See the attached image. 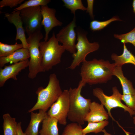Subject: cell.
I'll use <instances>...</instances> for the list:
<instances>
[{
  "label": "cell",
  "mask_w": 135,
  "mask_h": 135,
  "mask_svg": "<svg viewBox=\"0 0 135 135\" xmlns=\"http://www.w3.org/2000/svg\"><path fill=\"white\" fill-rule=\"evenodd\" d=\"M24 0H2L0 2V9L4 7L9 6L11 8L17 6L24 1Z\"/></svg>",
  "instance_id": "cell-29"
},
{
  "label": "cell",
  "mask_w": 135,
  "mask_h": 135,
  "mask_svg": "<svg viewBox=\"0 0 135 135\" xmlns=\"http://www.w3.org/2000/svg\"><path fill=\"white\" fill-rule=\"evenodd\" d=\"M17 135H27L24 132H23L21 127V122L18 123L17 130Z\"/></svg>",
  "instance_id": "cell-31"
},
{
  "label": "cell",
  "mask_w": 135,
  "mask_h": 135,
  "mask_svg": "<svg viewBox=\"0 0 135 135\" xmlns=\"http://www.w3.org/2000/svg\"><path fill=\"white\" fill-rule=\"evenodd\" d=\"M86 84L80 81L77 88H70L68 90L70 108L68 118L72 122L81 125L84 124L85 118L90 111L91 100L86 99L81 94L82 89Z\"/></svg>",
  "instance_id": "cell-2"
},
{
  "label": "cell",
  "mask_w": 135,
  "mask_h": 135,
  "mask_svg": "<svg viewBox=\"0 0 135 135\" xmlns=\"http://www.w3.org/2000/svg\"><path fill=\"white\" fill-rule=\"evenodd\" d=\"M62 92L56 75L55 73L50 74L47 86L45 88L40 86L37 89L36 92L37 95V102L28 110V112L30 113L37 110H42L46 112L56 101Z\"/></svg>",
  "instance_id": "cell-3"
},
{
  "label": "cell",
  "mask_w": 135,
  "mask_h": 135,
  "mask_svg": "<svg viewBox=\"0 0 135 135\" xmlns=\"http://www.w3.org/2000/svg\"><path fill=\"white\" fill-rule=\"evenodd\" d=\"M132 6L133 12L135 14V0H134L132 2Z\"/></svg>",
  "instance_id": "cell-33"
},
{
  "label": "cell",
  "mask_w": 135,
  "mask_h": 135,
  "mask_svg": "<svg viewBox=\"0 0 135 135\" xmlns=\"http://www.w3.org/2000/svg\"><path fill=\"white\" fill-rule=\"evenodd\" d=\"M30 58L28 49L23 48L16 50L9 56L0 57V68H2L8 63L15 64L28 59Z\"/></svg>",
  "instance_id": "cell-16"
},
{
  "label": "cell",
  "mask_w": 135,
  "mask_h": 135,
  "mask_svg": "<svg viewBox=\"0 0 135 135\" xmlns=\"http://www.w3.org/2000/svg\"><path fill=\"white\" fill-rule=\"evenodd\" d=\"M51 0H29L25 1L19 6L14 9L13 12L20 11L26 8L47 5Z\"/></svg>",
  "instance_id": "cell-26"
},
{
  "label": "cell",
  "mask_w": 135,
  "mask_h": 135,
  "mask_svg": "<svg viewBox=\"0 0 135 135\" xmlns=\"http://www.w3.org/2000/svg\"><path fill=\"white\" fill-rule=\"evenodd\" d=\"M87 6L86 8V12L88 13L91 18H94L93 14V8L94 0H87Z\"/></svg>",
  "instance_id": "cell-30"
},
{
  "label": "cell",
  "mask_w": 135,
  "mask_h": 135,
  "mask_svg": "<svg viewBox=\"0 0 135 135\" xmlns=\"http://www.w3.org/2000/svg\"><path fill=\"white\" fill-rule=\"evenodd\" d=\"M76 27V17L74 15L72 21L63 28L56 36L59 42L62 44L65 50L72 54L76 51L75 44L76 34L74 30Z\"/></svg>",
  "instance_id": "cell-10"
},
{
  "label": "cell",
  "mask_w": 135,
  "mask_h": 135,
  "mask_svg": "<svg viewBox=\"0 0 135 135\" xmlns=\"http://www.w3.org/2000/svg\"><path fill=\"white\" fill-rule=\"evenodd\" d=\"M57 119L48 115L42 122V128L39 131L40 135H59Z\"/></svg>",
  "instance_id": "cell-18"
},
{
  "label": "cell",
  "mask_w": 135,
  "mask_h": 135,
  "mask_svg": "<svg viewBox=\"0 0 135 135\" xmlns=\"http://www.w3.org/2000/svg\"><path fill=\"white\" fill-rule=\"evenodd\" d=\"M114 37L123 44L130 43L135 47V27L130 32L122 34H114Z\"/></svg>",
  "instance_id": "cell-27"
},
{
  "label": "cell",
  "mask_w": 135,
  "mask_h": 135,
  "mask_svg": "<svg viewBox=\"0 0 135 135\" xmlns=\"http://www.w3.org/2000/svg\"><path fill=\"white\" fill-rule=\"evenodd\" d=\"M115 66L114 63L102 59L86 60L80 68V81L91 85L106 83L112 78Z\"/></svg>",
  "instance_id": "cell-1"
},
{
  "label": "cell",
  "mask_w": 135,
  "mask_h": 135,
  "mask_svg": "<svg viewBox=\"0 0 135 135\" xmlns=\"http://www.w3.org/2000/svg\"><path fill=\"white\" fill-rule=\"evenodd\" d=\"M122 100L125 103L126 106L135 111V94H122Z\"/></svg>",
  "instance_id": "cell-28"
},
{
  "label": "cell",
  "mask_w": 135,
  "mask_h": 135,
  "mask_svg": "<svg viewBox=\"0 0 135 135\" xmlns=\"http://www.w3.org/2000/svg\"><path fill=\"white\" fill-rule=\"evenodd\" d=\"M20 11L12 12L11 13H6L5 17L10 23L13 24L16 29V41L20 40L22 44L23 48L28 49V45L27 42L25 33V31L20 15Z\"/></svg>",
  "instance_id": "cell-13"
},
{
  "label": "cell",
  "mask_w": 135,
  "mask_h": 135,
  "mask_svg": "<svg viewBox=\"0 0 135 135\" xmlns=\"http://www.w3.org/2000/svg\"><path fill=\"white\" fill-rule=\"evenodd\" d=\"M54 32L47 41L40 42L39 48L42 56L41 72L48 71L60 63L62 56L65 50L59 44Z\"/></svg>",
  "instance_id": "cell-4"
},
{
  "label": "cell",
  "mask_w": 135,
  "mask_h": 135,
  "mask_svg": "<svg viewBox=\"0 0 135 135\" xmlns=\"http://www.w3.org/2000/svg\"><path fill=\"white\" fill-rule=\"evenodd\" d=\"M28 59L21 61L12 65L4 66L0 70V87L3 86L7 80L12 78L14 80L17 79L16 76L22 70L28 66Z\"/></svg>",
  "instance_id": "cell-12"
},
{
  "label": "cell",
  "mask_w": 135,
  "mask_h": 135,
  "mask_svg": "<svg viewBox=\"0 0 135 135\" xmlns=\"http://www.w3.org/2000/svg\"><path fill=\"white\" fill-rule=\"evenodd\" d=\"M43 38L41 31L29 36L26 39L30 55L28 76L30 78H34L38 73L41 72L42 56L39 45L40 41Z\"/></svg>",
  "instance_id": "cell-5"
},
{
  "label": "cell",
  "mask_w": 135,
  "mask_h": 135,
  "mask_svg": "<svg viewBox=\"0 0 135 135\" xmlns=\"http://www.w3.org/2000/svg\"><path fill=\"white\" fill-rule=\"evenodd\" d=\"M102 132H103L104 135H112L110 134L107 132L105 129L103 130L102 131Z\"/></svg>",
  "instance_id": "cell-32"
},
{
  "label": "cell",
  "mask_w": 135,
  "mask_h": 135,
  "mask_svg": "<svg viewBox=\"0 0 135 135\" xmlns=\"http://www.w3.org/2000/svg\"><path fill=\"white\" fill-rule=\"evenodd\" d=\"M70 108L69 90L65 89L56 101L50 108L47 112V114L57 119L59 124L66 125Z\"/></svg>",
  "instance_id": "cell-9"
},
{
  "label": "cell",
  "mask_w": 135,
  "mask_h": 135,
  "mask_svg": "<svg viewBox=\"0 0 135 135\" xmlns=\"http://www.w3.org/2000/svg\"><path fill=\"white\" fill-rule=\"evenodd\" d=\"M64 3V6L70 10L72 13L75 15L76 11L80 10H86V8L83 5L81 0H62Z\"/></svg>",
  "instance_id": "cell-25"
},
{
  "label": "cell",
  "mask_w": 135,
  "mask_h": 135,
  "mask_svg": "<svg viewBox=\"0 0 135 135\" xmlns=\"http://www.w3.org/2000/svg\"><path fill=\"white\" fill-rule=\"evenodd\" d=\"M113 94L111 96L105 94L101 88H96L93 90L94 95L97 98L107 109L109 116L113 120L116 121L113 117L111 110L113 108L119 107L123 108L125 111L128 112L131 116L135 114L134 111L124 105L121 102L122 94L119 92L117 87L112 88Z\"/></svg>",
  "instance_id": "cell-7"
},
{
  "label": "cell",
  "mask_w": 135,
  "mask_h": 135,
  "mask_svg": "<svg viewBox=\"0 0 135 135\" xmlns=\"http://www.w3.org/2000/svg\"><path fill=\"white\" fill-rule=\"evenodd\" d=\"M102 104H100L95 102L90 103V111L86 115L85 122H98L108 118L109 115Z\"/></svg>",
  "instance_id": "cell-14"
},
{
  "label": "cell",
  "mask_w": 135,
  "mask_h": 135,
  "mask_svg": "<svg viewBox=\"0 0 135 135\" xmlns=\"http://www.w3.org/2000/svg\"><path fill=\"white\" fill-rule=\"evenodd\" d=\"M116 21L122 20L116 16H114L108 20L104 21L94 20L90 22V28L93 31L99 30L103 29L111 22Z\"/></svg>",
  "instance_id": "cell-24"
},
{
  "label": "cell",
  "mask_w": 135,
  "mask_h": 135,
  "mask_svg": "<svg viewBox=\"0 0 135 135\" xmlns=\"http://www.w3.org/2000/svg\"><path fill=\"white\" fill-rule=\"evenodd\" d=\"M30 113V120L24 132L27 135H38L40 124L48 115L47 112L39 110L38 113Z\"/></svg>",
  "instance_id": "cell-15"
},
{
  "label": "cell",
  "mask_w": 135,
  "mask_h": 135,
  "mask_svg": "<svg viewBox=\"0 0 135 135\" xmlns=\"http://www.w3.org/2000/svg\"><path fill=\"white\" fill-rule=\"evenodd\" d=\"M113 76L119 80L122 85L123 94H135V89L132 82L124 75L122 66H115L113 72Z\"/></svg>",
  "instance_id": "cell-19"
},
{
  "label": "cell",
  "mask_w": 135,
  "mask_h": 135,
  "mask_svg": "<svg viewBox=\"0 0 135 135\" xmlns=\"http://www.w3.org/2000/svg\"><path fill=\"white\" fill-rule=\"evenodd\" d=\"M23 48L22 43L17 42L14 44H8L0 42V57L8 56L16 50Z\"/></svg>",
  "instance_id": "cell-22"
},
{
  "label": "cell",
  "mask_w": 135,
  "mask_h": 135,
  "mask_svg": "<svg viewBox=\"0 0 135 135\" xmlns=\"http://www.w3.org/2000/svg\"><path fill=\"white\" fill-rule=\"evenodd\" d=\"M87 126L82 129L84 135L88 133H94L97 134L102 132L104 128L109 124L108 120L98 122H89Z\"/></svg>",
  "instance_id": "cell-21"
},
{
  "label": "cell",
  "mask_w": 135,
  "mask_h": 135,
  "mask_svg": "<svg viewBox=\"0 0 135 135\" xmlns=\"http://www.w3.org/2000/svg\"><path fill=\"white\" fill-rule=\"evenodd\" d=\"M76 32V51L72 54L73 60L71 64L67 68L71 70L74 69L81 62L86 60V56L90 53L98 50L100 46L97 42H90L86 37V33L81 30H78Z\"/></svg>",
  "instance_id": "cell-6"
},
{
  "label": "cell",
  "mask_w": 135,
  "mask_h": 135,
  "mask_svg": "<svg viewBox=\"0 0 135 135\" xmlns=\"http://www.w3.org/2000/svg\"><path fill=\"white\" fill-rule=\"evenodd\" d=\"M82 129L81 125L72 122L66 126L61 135H84Z\"/></svg>",
  "instance_id": "cell-23"
},
{
  "label": "cell",
  "mask_w": 135,
  "mask_h": 135,
  "mask_svg": "<svg viewBox=\"0 0 135 135\" xmlns=\"http://www.w3.org/2000/svg\"><path fill=\"white\" fill-rule=\"evenodd\" d=\"M20 12L25 32L28 36L41 31L42 26L41 6L26 8Z\"/></svg>",
  "instance_id": "cell-8"
},
{
  "label": "cell",
  "mask_w": 135,
  "mask_h": 135,
  "mask_svg": "<svg viewBox=\"0 0 135 135\" xmlns=\"http://www.w3.org/2000/svg\"><path fill=\"white\" fill-rule=\"evenodd\" d=\"M112 60L114 61L116 66H122L127 64H132L135 66V56L127 48L125 44H123V50L122 54L118 56L113 53L111 56Z\"/></svg>",
  "instance_id": "cell-17"
},
{
  "label": "cell",
  "mask_w": 135,
  "mask_h": 135,
  "mask_svg": "<svg viewBox=\"0 0 135 135\" xmlns=\"http://www.w3.org/2000/svg\"><path fill=\"white\" fill-rule=\"evenodd\" d=\"M2 118L4 135H17L18 123L16 118L12 117L8 113L4 114Z\"/></svg>",
  "instance_id": "cell-20"
},
{
  "label": "cell",
  "mask_w": 135,
  "mask_h": 135,
  "mask_svg": "<svg viewBox=\"0 0 135 135\" xmlns=\"http://www.w3.org/2000/svg\"><path fill=\"white\" fill-rule=\"evenodd\" d=\"M133 123L135 126V116L133 118Z\"/></svg>",
  "instance_id": "cell-34"
},
{
  "label": "cell",
  "mask_w": 135,
  "mask_h": 135,
  "mask_svg": "<svg viewBox=\"0 0 135 135\" xmlns=\"http://www.w3.org/2000/svg\"><path fill=\"white\" fill-rule=\"evenodd\" d=\"M42 17V24L45 31L44 40L47 41L49 32L52 29L57 26H60L62 23L58 20L55 16L56 10L49 8L47 5L41 6Z\"/></svg>",
  "instance_id": "cell-11"
}]
</instances>
